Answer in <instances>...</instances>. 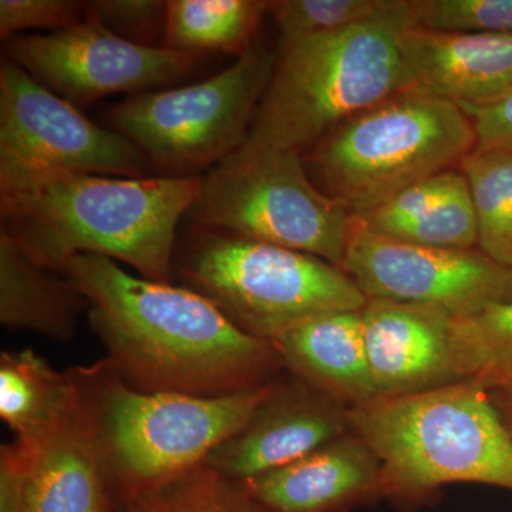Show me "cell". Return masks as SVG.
Returning a JSON list of instances; mask_svg holds the SVG:
<instances>
[{
    "mask_svg": "<svg viewBox=\"0 0 512 512\" xmlns=\"http://www.w3.org/2000/svg\"><path fill=\"white\" fill-rule=\"evenodd\" d=\"M181 272L188 288L266 342L303 319L362 311L367 303L350 276L325 259L212 229L192 239Z\"/></svg>",
    "mask_w": 512,
    "mask_h": 512,
    "instance_id": "ba28073f",
    "label": "cell"
},
{
    "mask_svg": "<svg viewBox=\"0 0 512 512\" xmlns=\"http://www.w3.org/2000/svg\"><path fill=\"white\" fill-rule=\"evenodd\" d=\"M416 28L457 35L512 33V0H413Z\"/></svg>",
    "mask_w": 512,
    "mask_h": 512,
    "instance_id": "4316f807",
    "label": "cell"
},
{
    "mask_svg": "<svg viewBox=\"0 0 512 512\" xmlns=\"http://www.w3.org/2000/svg\"><path fill=\"white\" fill-rule=\"evenodd\" d=\"M92 407L97 437L121 507L168 483L244 429L276 383L228 396L140 392L106 359L74 367Z\"/></svg>",
    "mask_w": 512,
    "mask_h": 512,
    "instance_id": "5b68a950",
    "label": "cell"
},
{
    "mask_svg": "<svg viewBox=\"0 0 512 512\" xmlns=\"http://www.w3.org/2000/svg\"><path fill=\"white\" fill-rule=\"evenodd\" d=\"M476 211L478 247L512 269V153L476 150L460 163Z\"/></svg>",
    "mask_w": 512,
    "mask_h": 512,
    "instance_id": "603a6c76",
    "label": "cell"
},
{
    "mask_svg": "<svg viewBox=\"0 0 512 512\" xmlns=\"http://www.w3.org/2000/svg\"><path fill=\"white\" fill-rule=\"evenodd\" d=\"M86 19V2L73 0H2L0 36L12 39L29 29H49L52 33L72 28Z\"/></svg>",
    "mask_w": 512,
    "mask_h": 512,
    "instance_id": "f1b7e54d",
    "label": "cell"
},
{
    "mask_svg": "<svg viewBox=\"0 0 512 512\" xmlns=\"http://www.w3.org/2000/svg\"><path fill=\"white\" fill-rule=\"evenodd\" d=\"M123 512H266L238 481L207 464L127 498Z\"/></svg>",
    "mask_w": 512,
    "mask_h": 512,
    "instance_id": "d4e9b609",
    "label": "cell"
},
{
    "mask_svg": "<svg viewBox=\"0 0 512 512\" xmlns=\"http://www.w3.org/2000/svg\"><path fill=\"white\" fill-rule=\"evenodd\" d=\"M348 424L342 403L293 376L276 383L247 426L204 464L241 483L309 456L342 437Z\"/></svg>",
    "mask_w": 512,
    "mask_h": 512,
    "instance_id": "5bb4252c",
    "label": "cell"
},
{
    "mask_svg": "<svg viewBox=\"0 0 512 512\" xmlns=\"http://www.w3.org/2000/svg\"><path fill=\"white\" fill-rule=\"evenodd\" d=\"M491 397L501 419L505 426L512 434V384L510 386L498 387V389L490 390Z\"/></svg>",
    "mask_w": 512,
    "mask_h": 512,
    "instance_id": "1f68e13d",
    "label": "cell"
},
{
    "mask_svg": "<svg viewBox=\"0 0 512 512\" xmlns=\"http://www.w3.org/2000/svg\"><path fill=\"white\" fill-rule=\"evenodd\" d=\"M389 0H275L269 10L279 45L328 35L372 18Z\"/></svg>",
    "mask_w": 512,
    "mask_h": 512,
    "instance_id": "484cf974",
    "label": "cell"
},
{
    "mask_svg": "<svg viewBox=\"0 0 512 512\" xmlns=\"http://www.w3.org/2000/svg\"><path fill=\"white\" fill-rule=\"evenodd\" d=\"M73 390L70 370L57 372L30 348L0 355V417L15 441L35 443L62 412Z\"/></svg>",
    "mask_w": 512,
    "mask_h": 512,
    "instance_id": "44dd1931",
    "label": "cell"
},
{
    "mask_svg": "<svg viewBox=\"0 0 512 512\" xmlns=\"http://www.w3.org/2000/svg\"><path fill=\"white\" fill-rule=\"evenodd\" d=\"M476 148L466 110L412 87L333 128L303 160L320 190L362 217Z\"/></svg>",
    "mask_w": 512,
    "mask_h": 512,
    "instance_id": "8992f818",
    "label": "cell"
},
{
    "mask_svg": "<svg viewBox=\"0 0 512 512\" xmlns=\"http://www.w3.org/2000/svg\"><path fill=\"white\" fill-rule=\"evenodd\" d=\"M275 63L276 53L254 43L205 82L131 94L110 111L111 123L161 170L218 164L248 140Z\"/></svg>",
    "mask_w": 512,
    "mask_h": 512,
    "instance_id": "9c48e42d",
    "label": "cell"
},
{
    "mask_svg": "<svg viewBox=\"0 0 512 512\" xmlns=\"http://www.w3.org/2000/svg\"><path fill=\"white\" fill-rule=\"evenodd\" d=\"M268 10L261 0H168L163 47L241 56Z\"/></svg>",
    "mask_w": 512,
    "mask_h": 512,
    "instance_id": "7402d4cb",
    "label": "cell"
},
{
    "mask_svg": "<svg viewBox=\"0 0 512 512\" xmlns=\"http://www.w3.org/2000/svg\"><path fill=\"white\" fill-rule=\"evenodd\" d=\"M464 110L473 120L478 150L512 153V94L493 106Z\"/></svg>",
    "mask_w": 512,
    "mask_h": 512,
    "instance_id": "f546056e",
    "label": "cell"
},
{
    "mask_svg": "<svg viewBox=\"0 0 512 512\" xmlns=\"http://www.w3.org/2000/svg\"><path fill=\"white\" fill-rule=\"evenodd\" d=\"M406 57L412 87L461 109L493 106L512 94V33L413 28L406 36Z\"/></svg>",
    "mask_w": 512,
    "mask_h": 512,
    "instance_id": "e0dca14e",
    "label": "cell"
},
{
    "mask_svg": "<svg viewBox=\"0 0 512 512\" xmlns=\"http://www.w3.org/2000/svg\"><path fill=\"white\" fill-rule=\"evenodd\" d=\"M63 272L89 303L107 362L140 392L228 396L274 382L285 367L271 343L190 288L130 275L94 254L73 256Z\"/></svg>",
    "mask_w": 512,
    "mask_h": 512,
    "instance_id": "6da1fadb",
    "label": "cell"
},
{
    "mask_svg": "<svg viewBox=\"0 0 512 512\" xmlns=\"http://www.w3.org/2000/svg\"><path fill=\"white\" fill-rule=\"evenodd\" d=\"M342 269L367 299L433 306L456 318L512 302V269L481 249L397 241L370 231L355 217Z\"/></svg>",
    "mask_w": 512,
    "mask_h": 512,
    "instance_id": "8fae6325",
    "label": "cell"
},
{
    "mask_svg": "<svg viewBox=\"0 0 512 512\" xmlns=\"http://www.w3.org/2000/svg\"><path fill=\"white\" fill-rule=\"evenodd\" d=\"M62 412L35 443L15 441L26 456L22 512H121L107 471L92 407L76 369Z\"/></svg>",
    "mask_w": 512,
    "mask_h": 512,
    "instance_id": "4fadbf2b",
    "label": "cell"
},
{
    "mask_svg": "<svg viewBox=\"0 0 512 512\" xmlns=\"http://www.w3.org/2000/svg\"><path fill=\"white\" fill-rule=\"evenodd\" d=\"M201 228L325 259L342 269L352 215L313 183L301 151L247 140L202 178Z\"/></svg>",
    "mask_w": 512,
    "mask_h": 512,
    "instance_id": "52a82bcc",
    "label": "cell"
},
{
    "mask_svg": "<svg viewBox=\"0 0 512 512\" xmlns=\"http://www.w3.org/2000/svg\"><path fill=\"white\" fill-rule=\"evenodd\" d=\"M451 343L458 380L488 390L512 384V302L454 318Z\"/></svg>",
    "mask_w": 512,
    "mask_h": 512,
    "instance_id": "cb8c5ba5",
    "label": "cell"
},
{
    "mask_svg": "<svg viewBox=\"0 0 512 512\" xmlns=\"http://www.w3.org/2000/svg\"><path fill=\"white\" fill-rule=\"evenodd\" d=\"M5 50L74 106L114 93L154 92L190 76L201 59L198 53L128 42L92 18L60 32L12 37Z\"/></svg>",
    "mask_w": 512,
    "mask_h": 512,
    "instance_id": "7c38bea8",
    "label": "cell"
},
{
    "mask_svg": "<svg viewBox=\"0 0 512 512\" xmlns=\"http://www.w3.org/2000/svg\"><path fill=\"white\" fill-rule=\"evenodd\" d=\"M413 28V0H389L349 28L279 45L248 140L302 153L357 114L412 89L406 36Z\"/></svg>",
    "mask_w": 512,
    "mask_h": 512,
    "instance_id": "277c9868",
    "label": "cell"
},
{
    "mask_svg": "<svg viewBox=\"0 0 512 512\" xmlns=\"http://www.w3.org/2000/svg\"><path fill=\"white\" fill-rule=\"evenodd\" d=\"M121 512H123V511H121Z\"/></svg>",
    "mask_w": 512,
    "mask_h": 512,
    "instance_id": "d6a6232c",
    "label": "cell"
},
{
    "mask_svg": "<svg viewBox=\"0 0 512 512\" xmlns=\"http://www.w3.org/2000/svg\"><path fill=\"white\" fill-rule=\"evenodd\" d=\"M26 456L13 443L0 448V512H22L25 491Z\"/></svg>",
    "mask_w": 512,
    "mask_h": 512,
    "instance_id": "4dcf8cb0",
    "label": "cell"
},
{
    "mask_svg": "<svg viewBox=\"0 0 512 512\" xmlns=\"http://www.w3.org/2000/svg\"><path fill=\"white\" fill-rule=\"evenodd\" d=\"M150 161L119 131L97 126L25 69L0 64V171L146 177Z\"/></svg>",
    "mask_w": 512,
    "mask_h": 512,
    "instance_id": "30bf717a",
    "label": "cell"
},
{
    "mask_svg": "<svg viewBox=\"0 0 512 512\" xmlns=\"http://www.w3.org/2000/svg\"><path fill=\"white\" fill-rule=\"evenodd\" d=\"M239 484L266 512H348L383 498L379 460L357 437Z\"/></svg>",
    "mask_w": 512,
    "mask_h": 512,
    "instance_id": "2e32d148",
    "label": "cell"
},
{
    "mask_svg": "<svg viewBox=\"0 0 512 512\" xmlns=\"http://www.w3.org/2000/svg\"><path fill=\"white\" fill-rule=\"evenodd\" d=\"M363 338L379 396L424 392L458 382L453 362V320L433 306L367 299Z\"/></svg>",
    "mask_w": 512,
    "mask_h": 512,
    "instance_id": "9a60e30c",
    "label": "cell"
},
{
    "mask_svg": "<svg viewBox=\"0 0 512 512\" xmlns=\"http://www.w3.org/2000/svg\"><path fill=\"white\" fill-rule=\"evenodd\" d=\"M0 232V322L49 339L74 338L89 303L69 278H57Z\"/></svg>",
    "mask_w": 512,
    "mask_h": 512,
    "instance_id": "ffe728a7",
    "label": "cell"
},
{
    "mask_svg": "<svg viewBox=\"0 0 512 512\" xmlns=\"http://www.w3.org/2000/svg\"><path fill=\"white\" fill-rule=\"evenodd\" d=\"M201 185L197 177L0 171L2 232L50 271L94 254L170 284L178 222Z\"/></svg>",
    "mask_w": 512,
    "mask_h": 512,
    "instance_id": "7a4b0ae2",
    "label": "cell"
},
{
    "mask_svg": "<svg viewBox=\"0 0 512 512\" xmlns=\"http://www.w3.org/2000/svg\"><path fill=\"white\" fill-rule=\"evenodd\" d=\"M362 311H332L303 319L274 336L293 376L339 403L353 406L379 397L363 338Z\"/></svg>",
    "mask_w": 512,
    "mask_h": 512,
    "instance_id": "ac0fdd59",
    "label": "cell"
},
{
    "mask_svg": "<svg viewBox=\"0 0 512 512\" xmlns=\"http://www.w3.org/2000/svg\"><path fill=\"white\" fill-rule=\"evenodd\" d=\"M355 218L376 234L409 244L448 249L478 245L473 198L460 168L426 178Z\"/></svg>",
    "mask_w": 512,
    "mask_h": 512,
    "instance_id": "d6986e66",
    "label": "cell"
},
{
    "mask_svg": "<svg viewBox=\"0 0 512 512\" xmlns=\"http://www.w3.org/2000/svg\"><path fill=\"white\" fill-rule=\"evenodd\" d=\"M348 420L379 460L382 497L404 510L447 484L512 493V434L490 390L473 380L379 396L353 406Z\"/></svg>",
    "mask_w": 512,
    "mask_h": 512,
    "instance_id": "3957f363",
    "label": "cell"
},
{
    "mask_svg": "<svg viewBox=\"0 0 512 512\" xmlns=\"http://www.w3.org/2000/svg\"><path fill=\"white\" fill-rule=\"evenodd\" d=\"M168 0H94L86 2V18L141 46L163 47Z\"/></svg>",
    "mask_w": 512,
    "mask_h": 512,
    "instance_id": "83f0119b",
    "label": "cell"
}]
</instances>
